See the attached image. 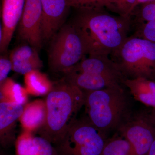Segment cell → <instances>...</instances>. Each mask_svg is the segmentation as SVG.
<instances>
[{
	"label": "cell",
	"instance_id": "obj_6",
	"mask_svg": "<svg viewBox=\"0 0 155 155\" xmlns=\"http://www.w3.org/2000/svg\"><path fill=\"white\" fill-rule=\"evenodd\" d=\"M107 140L88 118L76 119L57 147L61 155H102Z\"/></svg>",
	"mask_w": 155,
	"mask_h": 155
},
{
	"label": "cell",
	"instance_id": "obj_29",
	"mask_svg": "<svg viewBox=\"0 0 155 155\" xmlns=\"http://www.w3.org/2000/svg\"><path fill=\"white\" fill-rule=\"evenodd\" d=\"M154 111L155 113V110H153Z\"/></svg>",
	"mask_w": 155,
	"mask_h": 155
},
{
	"label": "cell",
	"instance_id": "obj_7",
	"mask_svg": "<svg viewBox=\"0 0 155 155\" xmlns=\"http://www.w3.org/2000/svg\"><path fill=\"white\" fill-rule=\"evenodd\" d=\"M130 143L134 155H146L155 139V113L151 108L128 118L118 129Z\"/></svg>",
	"mask_w": 155,
	"mask_h": 155
},
{
	"label": "cell",
	"instance_id": "obj_20",
	"mask_svg": "<svg viewBox=\"0 0 155 155\" xmlns=\"http://www.w3.org/2000/svg\"><path fill=\"white\" fill-rule=\"evenodd\" d=\"M102 155H134L129 143L122 136L114 135L106 140Z\"/></svg>",
	"mask_w": 155,
	"mask_h": 155
},
{
	"label": "cell",
	"instance_id": "obj_25",
	"mask_svg": "<svg viewBox=\"0 0 155 155\" xmlns=\"http://www.w3.org/2000/svg\"><path fill=\"white\" fill-rule=\"evenodd\" d=\"M12 70V64L9 57L5 54L0 58V84L8 78L9 72Z\"/></svg>",
	"mask_w": 155,
	"mask_h": 155
},
{
	"label": "cell",
	"instance_id": "obj_23",
	"mask_svg": "<svg viewBox=\"0 0 155 155\" xmlns=\"http://www.w3.org/2000/svg\"><path fill=\"white\" fill-rule=\"evenodd\" d=\"M133 36L155 43V20L138 24Z\"/></svg>",
	"mask_w": 155,
	"mask_h": 155
},
{
	"label": "cell",
	"instance_id": "obj_11",
	"mask_svg": "<svg viewBox=\"0 0 155 155\" xmlns=\"http://www.w3.org/2000/svg\"><path fill=\"white\" fill-rule=\"evenodd\" d=\"M24 108L17 103L0 101V143L5 149L15 145L16 125Z\"/></svg>",
	"mask_w": 155,
	"mask_h": 155
},
{
	"label": "cell",
	"instance_id": "obj_27",
	"mask_svg": "<svg viewBox=\"0 0 155 155\" xmlns=\"http://www.w3.org/2000/svg\"><path fill=\"white\" fill-rule=\"evenodd\" d=\"M154 0H137L136 8L137 6L140 5H142L145 3L149 2H151Z\"/></svg>",
	"mask_w": 155,
	"mask_h": 155
},
{
	"label": "cell",
	"instance_id": "obj_12",
	"mask_svg": "<svg viewBox=\"0 0 155 155\" xmlns=\"http://www.w3.org/2000/svg\"><path fill=\"white\" fill-rule=\"evenodd\" d=\"M68 71L126 79L117 64L107 55H88Z\"/></svg>",
	"mask_w": 155,
	"mask_h": 155
},
{
	"label": "cell",
	"instance_id": "obj_24",
	"mask_svg": "<svg viewBox=\"0 0 155 155\" xmlns=\"http://www.w3.org/2000/svg\"><path fill=\"white\" fill-rule=\"evenodd\" d=\"M141 8L136 16L138 24L155 20V0L140 5Z\"/></svg>",
	"mask_w": 155,
	"mask_h": 155
},
{
	"label": "cell",
	"instance_id": "obj_22",
	"mask_svg": "<svg viewBox=\"0 0 155 155\" xmlns=\"http://www.w3.org/2000/svg\"><path fill=\"white\" fill-rule=\"evenodd\" d=\"M111 11L119 16L130 17L136 8L137 0H111Z\"/></svg>",
	"mask_w": 155,
	"mask_h": 155
},
{
	"label": "cell",
	"instance_id": "obj_8",
	"mask_svg": "<svg viewBox=\"0 0 155 155\" xmlns=\"http://www.w3.org/2000/svg\"><path fill=\"white\" fill-rule=\"evenodd\" d=\"M42 10L41 0H25L18 34L22 41L39 51L42 46Z\"/></svg>",
	"mask_w": 155,
	"mask_h": 155
},
{
	"label": "cell",
	"instance_id": "obj_3",
	"mask_svg": "<svg viewBox=\"0 0 155 155\" xmlns=\"http://www.w3.org/2000/svg\"><path fill=\"white\" fill-rule=\"evenodd\" d=\"M84 92L87 118L106 138L128 119L129 103L121 85Z\"/></svg>",
	"mask_w": 155,
	"mask_h": 155
},
{
	"label": "cell",
	"instance_id": "obj_14",
	"mask_svg": "<svg viewBox=\"0 0 155 155\" xmlns=\"http://www.w3.org/2000/svg\"><path fill=\"white\" fill-rule=\"evenodd\" d=\"M16 155H61L57 147L45 138L24 130L15 142Z\"/></svg>",
	"mask_w": 155,
	"mask_h": 155
},
{
	"label": "cell",
	"instance_id": "obj_1",
	"mask_svg": "<svg viewBox=\"0 0 155 155\" xmlns=\"http://www.w3.org/2000/svg\"><path fill=\"white\" fill-rule=\"evenodd\" d=\"M73 23L82 31L88 43V55L109 56L128 37L130 17L115 16L105 8L77 9Z\"/></svg>",
	"mask_w": 155,
	"mask_h": 155
},
{
	"label": "cell",
	"instance_id": "obj_2",
	"mask_svg": "<svg viewBox=\"0 0 155 155\" xmlns=\"http://www.w3.org/2000/svg\"><path fill=\"white\" fill-rule=\"evenodd\" d=\"M45 101L47 118L39 135L58 147L84 105V92L63 81L54 84Z\"/></svg>",
	"mask_w": 155,
	"mask_h": 155
},
{
	"label": "cell",
	"instance_id": "obj_19",
	"mask_svg": "<svg viewBox=\"0 0 155 155\" xmlns=\"http://www.w3.org/2000/svg\"><path fill=\"white\" fill-rule=\"evenodd\" d=\"M0 86V101L17 103L22 105L27 102L28 93L26 89L11 78H7Z\"/></svg>",
	"mask_w": 155,
	"mask_h": 155
},
{
	"label": "cell",
	"instance_id": "obj_18",
	"mask_svg": "<svg viewBox=\"0 0 155 155\" xmlns=\"http://www.w3.org/2000/svg\"><path fill=\"white\" fill-rule=\"evenodd\" d=\"M25 88L28 93L35 96L48 94L54 84L40 70H35L24 75Z\"/></svg>",
	"mask_w": 155,
	"mask_h": 155
},
{
	"label": "cell",
	"instance_id": "obj_4",
	"mask_svg": "<svg viewBox=\"0 0 155 155\" xmlns=\"http://www.w3.org/2000/svg\"><path fill=\"white\" fill-rule=\"evenodd\" d=\"M111 55L126 78L155 81V43L131 35Z\"/></svg>",
	"mask_w": 155,
	"mask_h": 155
},
{
	"label": "cell",
	"instance_id": "obj_26",
	"mask_svg": "<svg viewBox=\"0 0 155 155\" xmlns=\"http://www.w3.org/2000/svg\"><path fill=\"white\" fill-rule=\"evenodd\" d=\"M146 155H155V139Z\"/></svg>",
	"mask_w": 155,
	"mask_h": 155
},
{
	"label": "cell",
	"instance_id": "obj_13",
	"mask_svg": "<svg viewBox=\"0 0 155 155\" xmlns=\"http://www.w3.org/2000/svg\"><path fill=\"white\" fill-rule=\"evenodd\" d=\"M64 74V81L84 91L120 86L125 80L112 76L93 75L70 71H67Z\"/></svg>",
	"mask_w": 155,
	"mask_h": 155
},
{
	"label": "cell",
	"instance_id": "obj_17",
	"mask_svg": "<svg viewBox=\"0 0 155 155\" xmlns=\"http://www.w3.org/2000/svg\"><path fill=\"white\" fill-rule=\"evenodd\" d=\"M124 84L136 101L155 110V81L143 78H126Z\"/></svg>",
	"mask_w": 155,
	"mask_h": 155
},
{
	"label": "cell",
	"instance_id": "obj_9",
	"mask_svg": "<svg viewBox=\"0 0 155 155\" xmlns=\"http://www.w3.org/2000/svg\"><path fill=\"white\" fill-rule=\"evenodd\" d=\"M43 41L52 39L64 25L69 7L67 0H41Z\"/></svg>",
	"mask_w": 155,
	"mask_h": 155
},
{
	"label": "cell",
	"instance_id": "obj_16",
	"mask_svg": "<svg viewBox=\"0 0 155 155\" xmlns=\"http://www.w3.org/2000/svg\"><path fill=\"white\" fill-rule=\"evenodd\" d=\"M46 118L45 101L36 100L26 104L19 121L24 130L33 133L45 125Z\"/></svg>",
	"mask_w": 155,
	"mask_h": 155
},
{
	"label": "cell",
	"instance_id": "obj_15",
	"mask_svg": "<svg viewBox=\"0 0 155 155\" xmlns=\"http://www.w3.org/2000/svg\"><path fill=\"white\" fill-rule=\"evenodd\" d=\"M38 52L28 44L21 45L14 48L9 56L12 70L23 75L33 70H40L43 64Z\"/></svg>",
	"mask_w": 155,
	"mask_h": 155
},
{
	"label": "cell",
	"instance_id": "obj_21",
	"mask_svg": "<svg viewBox=\"0 0 155 155\" xmlns=\"http://www.w3.org/2000/svg\"><path fill=\"white\" fill-rule=\"evenodd\" d=\"M69 8H107L111 10V0H67Z\"/></svg>",
	"mask_w": 155,
	"mask_h": 155
},
{
	"label": "cell",
	"instance_id": "obj_10",
	"mask_svg": "<svg viewBox=\"0 0 155 155\" xmlns=\"http://www.w3.org/2000/svg\"><path fill=\"white\" fill-rule=\"evenodd\" d=\"M25 0H2V24L0 27V51L7 52L15 29L19 24Z\"/></svg>",
	"mask_w": 155,
	"mask_h": 155
},
{
	"label": "cell",
	"instance_id": "obj_5",
	"mask_svg": "<svg viewBox=\"0 0 155 155\" xmlns=\"http://www.w3.org/2000/svg\"><path fill=\"white\" fill-rule=\"evenodd\" d=\"M52 39L48 61L54 72L65 73L88 55L86 38L73 22L63 25Z\"/></svg>",
	"mask_w": 155,
	"mask_h": 155
},
{
	"label": "cell",
	"instance_id": "obj_28",
	"mask_svg": "<svg viewBox=\"0 0 155 155\" xmlns=\"http://www.w3.org/2000/svg\"><path fill=\"white\" fill-rule=\"evenodd\" d=\"M0 155H8L6 154L5 153L3 152V151H1V153H0Z\"/></svg>",
	"mask_w": 155,
	"mask_h": 155
}]
</instances>
